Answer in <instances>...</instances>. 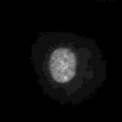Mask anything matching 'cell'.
I'll use <instances>...</instances> for the list:
<instances>
[{"label":"cell","instance_id":"6da1fadb","mask_svg":"<svg viewBox=\"0 0 122 122\" xmlns=\"http://www.w3.org/2000/svg\"><path fill=\"white\" fill-rule=\"evenodd\" d=\"M31 62L43 94L61 106L91 98L108 76L97 41L71 32H39L31 45Z\"/></svg>","mask_w":122,"mask_h":122},{"label":"cell","instance_id":"7a4b0ae2","mask_svg":"<svg viewBox=\"0 0 122 122\" xmlns=\"http://www.w3.org/2000/svg\"><path fill=\"white\" fill-rule=\"evenodd\" d=\"M96 1H117V0H96Z\"/></svg>","mask_w":122,"mask_h":122}]
</instances>
